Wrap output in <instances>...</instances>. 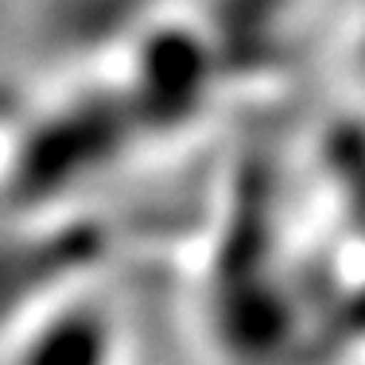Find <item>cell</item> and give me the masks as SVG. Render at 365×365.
I'll return each mask as SVG.
<instances>
[{
  "mask_svg": "<svg viewBox=\"0 0 365 365\" xmlns=\"http://www.w3.org/2000/svg\"><path fill=\"white\" fill-rule=\"evenodd\" d=\"M120 323L86 295L28 315L0 346V365H120Z\"/></svg>",
  "mask_w": 365,
  "mask_h": 365,
  "instance_id": "obj_1",
  "label": "cell"
}]
</instances>
